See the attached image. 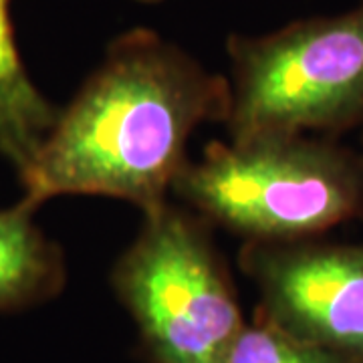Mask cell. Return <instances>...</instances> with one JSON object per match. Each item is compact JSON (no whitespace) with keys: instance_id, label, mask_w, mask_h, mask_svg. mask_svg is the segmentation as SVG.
<instances>
[{"instance_id":"6da1fadb","label":"cell","mask_w":363,"mask_h":363,"mask_svg":"<svg viewBox=\"0 0 363 363\" xmlns=\"http://www.w3.org/2000/svg\"><path fill=\"white\" fill-rule=\"evenodd\" d=\"M228 109V77L152 28L125 30L21 172L23 202L105 196L150 212L168 202L196 128Z\"/></svg>"},{"instance_id":"7a4b0ae2","label":"cell","mask_w":363,"mask_h":363,"mask_svg":"<svg viewBox=\"0 0 363 363\" xmlns=\"http://www.w3.org/2000/svg\"><path fill=\"white\" fill-rule=\"evenodd\" d=\"M172 194L245 242L311 240L363 214V156L307 133L216 142Z\"/></svg>"},{"instance_id":"3957f363","label":"cell","mask_w":363,"mask_h":363,"mask_svg":"<svg viewBox=\"0 0 363 363\" xmlns=\"http://www.w3.org/2000/svg\"><path fill=\"white\" fill-rule=\"evenodd\" d=\"M230 142L363 130V0L267 35H230Z\"/></svg>"},{"instance_id":"277c9868","label":"cell","mask_w":363,"mask_h":363,"mask_svg":"<svg viewBox=\"0 0 363 363\" xmlns=\"http://www.w3.org/2000/svg\"><path fill=\"white\" fill-rule=\"evenodd\" d=\"M111 286L150 363H226L247 323L206 220L169 202L143 212Z\"/></svg>"},{"instance_id":"5b68a950","label":"cell","mask_w":363,"mask_h":363,"mask_svg":"<svg viewBox=\"0 0 363 363\" xmlns=\"http://www.w3.org/2000/svg\"><path fill=\"white\" fill-rule=\"evenodd\" d=\"M238 262L259 293L257 313L363 363V245L245 242Z\"/></svg>"},{"instance_id":"8992f818","label":"cell","mask_w":363,"mask_h":363,"mask_svg":"<svg viewBox=\"0 0 363 363\" xmlns=\"http://www.w3.org/2000/svg\"><path fill=\"white\" fill-rule=\"evenodd\" d=\"M26 202L0 210V311H21L57 297L67 271L61 248L49 240Z\"/></svg>"},{"instance_id":"52a82bcc","label":"cell","mask_w":363,"mask_h":363,"mask_svg":"<svg viewBox=\"0 0 363 363\" xmlns=\"http://www.w3.org/2000/svg\"><path fill=\"white\" fill-rule=\"evenodd\" d=\"M57 111L26 75L14 40L9 0H0V154L18 174L39 152Z\"/></svg>"},{"instance_id":"ba28073f","label":"cell","mask_w":363,"mask_h":363,"mask_svg":"<svg viewBox=\"0 0 363 363\" xmlns=\"http://www.w3.org/2000/svg\"><path fill=\"white\" fill-rule=\"evenodd\" d=\"M226 363H359L291 335L257 313L234 341Z\"/></svg>"},{"instance_id":"9c48e42d","label":"cell","mask_w":363,"mask_h":363,"mask_svg":"<svg viewBox=\"0 0 363 363\" xmlns=\"http://www.w3.org/2000/svg\"><path fill=\"white\" fill-rule=\"evenodd\" d=\"M138 2H143V4H157V2H162V0H138Z\"/></svg>"},{"instance_id":"30bf717a","label":"cell","mask_w":363,"mask_h":363,"mask_svg":"<svg viewBox=\"0 0 363 363\" xmlns=\"http://www.w3.org/2000/svg\"><path fill=\"white\" fill-rule=\"evenodd\" d=\"M362 143H363V135H362ZM362 156H363V152H362Z\"/></svg>"}]
</instances>
